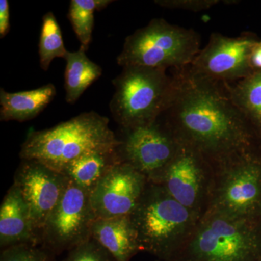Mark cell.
I'll use <instances>...</instances> for the list:
<instances>
[{
    "label": "cell",
    "mask_w": 261,
    "mask_h": 261,
    "mask_svg": "<svg viewBox=\"0 0 261 261\" xmlns=\"http://www.w3.org/2000/svg\"><path fill=\"white\" fill-rule=\"evenodd\" d=\"M174 92L160 119L182 143L212 163L255 148L256 132L233 102L228 83L173 69Z\"/></svg>",
    "instance_id": "cell-1"
},
{
    "label": "cell",
    "mask_w": 261,
    "mask_h": 261,
    "mask_svg": "<svg viewBox=\"0 0 261 261\" xmlns=\"http://www.w3.org/2000/svg\"><path fill=\"white\" fill-rule=\"evenodd\" d=\"M201 217L175 200L161 185L150 182L130 216L141 251L161 261L183 255Z\"/></svg>",
    "instance_id": "cell-2"
},
{
    "label": "cell",
    "mask_w": 261,
    "mask_h": 261,
    "mask_svg": "<svg viewBox=\"0 0 261 261\" xmlns=\"http://www.w3.org/2000/svg\"><path fill=\"white\" fill-rule=\"evenodd\" d=\"M109 125L107 117L90 111L51 128L31 130L22 144L20 158L39 161L62 173L84 154L119 146V139Z\"/></svg>",
    "instance_id": "cell-3"
},
{
    "label": "cell",
    "mask_w": 261,
    "mask_h": 261,
    "mask_svg": "<svg viewBox=\"0 0 261 261\" xmlns=\"http://www.w3.org/2000/svg\"><path fill=\"white\" fill-rule=\"evenodd\" d=\"M182 256L200 261H261V218L208 209Z\"/></svg>",
    "instance_id": "cell-4"
},
{
    "label": "cell",
    "mask_w": 261,
    "mask_h": 261,
    "mask_svg": "<svg viewBox=\"0 0 261 261\" xmlns=\"http://www.w3.org/2000/svg\"><path fill=\"white\" fill-rule=\"evenodd\" d=\"M112 83L115 92L110 111L122 128L157 121L168 109L174 92L173 75L159 68L123 67Z\"/></svg>",
    "instance_id": "cell-5"
},
{
    "label": "cell",
    "mask_w": 261,
    "mask_h": 261,
    "mask_svg": "<svg viewBox=\"0 0 261 261\" xmlns=\"http://www.w3.org/2000/svg\"><path fill=\"white\" fill-rule=\"evenodd\" d=\"M200 50V38L195 31L154 18L125 39L117 63L122 68L178 69L191 65Z\"/></svg>",
    "instance_id": "cell-6"
},
{
    "label": "cell",
    "mask_w": 261,
    "mask_h": 261,
    "mask_svg": "<svg viewBox=\"0 0 261 261\" xmlns=\"http://www.w3.org/2000/svg\"><path fill=\"white\" fill-rule=\"evenodd\" d=\"M208 209L261 218V155L247 149L216 163Z\"/></svg>",
    "instance_id": "cell-7"
},
{
    "label": "cell",
    "mask_w": 261,
    "mask_h": 261,
    "mask_svg": "<svg viewBox=\"0 0 261 261\" xmlns=\"http://www.w3.org/2000/svg\"><path fill=\"white\" fill-rule=\"evenodd\" d=\"M122 129L123 137L117 148L122 161L144 175L150 183L159 184L177 152L179 141L160 118Z\"/></svg>",
    "instance_id": "cell-8"
},
{
    "label": "cell",
    "mask_w": 261,
    "mask_h": 261,
    "mask_svg": "<svg viewBox=\"0 0 261 261\" xmlns=\"http://www.w3.org/2000/svg\"><path fill=\"white\" fill-rule=\"evenodd\" d=\"M95 219L89 192L68 178L59 203L44 224L40 244L55 255L69 252L92 238L91 228Z\"/></svg>",
    "instance_id": "cell-9"
},
{
    "label": "cell",
    "mask_w": 261,
    "mask_h": 261,
    "mask_svg": "<svg viewBox=\"0 0 261 261\" xmlns=\"http://www.w3.org/2000/svg\"><path fill=\"white\" fill-rule=\"evenodd\" d=\"M179 142L174 159L158 185L182 205L202 216L210 203L214 165L198 151Z\"/></svg>",
    "instance_id": "cell-10"
},
{
    "label": "cell",
    "mask_w": 261,
    "mask_h": 261,
    "mask_svg": "<svg viewBox=\"0 0 261 261\" xmlns=\"http://www.w3.org/2000/svg\"><path fill=\"white\" fill-rule=\"evenodd\" d=\"M256 41L249 36L230 37L213 33L189 68L201 76L233 84L253 73L250 56Z\"/></svg>",
    "instance_id": "cell-11"
},
{
    "label": "cell",
    "mask_w": 261,
    "mask_h": 261,
    "mask_svg": "<svg viewBox=\"0 0 261 261\" xmlns=\"http://www.w3.org/2000/svg\"><path fill=\"white\" fill-rule=\"evenodd\" d=\"M68 178L34 160H22L14 176L18 188L28 206L34 228L40 239L46 221L59 203Z\"/></svg>",
    "instance_id": "cell-12"
},
{
    "label": "cell",
    "mask_w": 261,
    "mask_h": 261,
    "mask_svg": "<svg viewBox=\"0 0 261 261\" xmlns=\"http://www.w3.org/2000/svg\"><path fill=\"white\" fill-rule=\"evenodd\" d=\"M148 180L130 165H116L89 194L96 219L128 216L143 195Z\"/></svg>",
    "instance_id": "cell-13"
},
{
    "label": "cell",
    "mask_w": 261,
    "mask_h": 261,
    "mask_svg": "<svg viewBox=\"0 0 261 261\" xmlns=\"http://www.w3.org/2000/svg\"><path fill=\"white\" fill-rule=\"evenodd\" d=\"M20 244H40L28 206L20 192L12 185L0 206V247Z\"/></svg>",
    "instance_id": "cell-14"
},
{
    "label": "cell",
    "mask_w": 261,
    "mask_h": 261,
    "mask_svg": "<svg viewBox=\"0 0 261 261\" xmlns=\"http://www.w3.org/2000/svg\"><path fill=\"white\" fill-rule=\"evenodd\" d=\"M91 238L104 247L115 261H130L141 251L130 216L96 219Z\"/></svg>",
    "instance_id": "cell-15"
},
{
    "label": "cell",
    "mask_w": 261,
    "mask_h": 261,
    "mask_svg": "<svg viewBox=\"0 0 261 261\" xmlns=\"http://www.w3.org/2000/svg\"><path fill=\"white\" fill-rule=\"evenodd\" d=\"M56 87L47 84L39 88L18 92L0 89V121L25 122L34 119L56 97Z\"/></svg>",
    "instance_id": "cell-16"
},
{
    "label": "cell",
    "mask_w": 261,
    "mask_h": 261,
    "mask_svg": "<svg viewBox=\"0 0 261 261\" xmlns=\"http://www.w3.org/2000/svg\"><path fill=\"white\" fill-rule=\"evenodd\" d=\"M117 148L84 154L69 163L62 173L90 194L113 168L123 162Z\"/></svg>",
    "instance_id": "cell-17"
},
{
    "label": "cell",
    "mask_w": 261,
    "mask_h": 261,
    "mask_svg": "<svg viewBox=\"0 0 261 261\" xmlns=\"http://www.w3.org/2000/svg\"><path fill=\"white\" fill-rule=\"evenodd\" d=\"M65 70V100L74 104L84 92L102 75V68L91 61L86 51L67 53Z\"/></svg>",
    "instance_id": "cell-18"
},
{
    "label": "cell",
    "mask_w": 261,
    "mask_h": 261,
    "mask_svg": "<svg viewBox=\"0 0 261 261\" xmlns=\"http://www.w3.org/2000/svg\"><path fill=\"white\" fill-rule=\"evenodd\" d=\"M233 102L255 132L261 134V71L228 84Z\"/></svg>",
    "instance_id": "cell-19"
},
{
    "label": "cell",
    "mask_w": 261,
    "mask_h": 261,
    "mask_svg": "<svg viewBox=\"0 0 261 261\" xmlns=\"http://www.w3.org/2000/svg\"><path fill=\"white\" fill-rule=\"evenodd\" d=\"M112 3L110 0H71L70 2L68 18L80 42V49L82 50L87 51L92 42L94 12L105 9Z\"/></svg>",
    "instance_id": "cell-20"
},
{
    "label": "cell",
    "mask_w": 261,
    "mask_h": 261,
    "mask_svg": "<svg viewBox=\"0 0 261 261\" xmlns=\"http://www.w3.org/2000/svg\"><path fill=\"white\" fill-rule=\"evenodd\" d=\"M63 42L61 27L53 12H48L42 18L39 42L41 68L47 71L51 61L58 58H65L68 53Z\"/></svg>",
    "instance_id": "cell-21"
},
{
    "label": "cell",
    "mask_w": 261,
    "mask_h": 261,
    "mask_svg": "<svg viewBox=\"0 0 261 261\" xmlns=\"http://www.w3.org/2000/svg\"><path fill=\"white\" fill-rule=\"evenodd\" d=\"M0 261H56L55 255L34 244H20L3 249Z\"/></svg>",
    "instance_id": "cell-22"
},
{
    "label": "cell",
    "mask_w": 261,
    "mask_h": 261,
    "mask_svg": "<svg viewBox=\"0 0 261 261\" xmlns=\"http://www.w3.org/2000/svg\"><path fill=\"white\" fill-rule=\"evenodd\" d=\"M63 261H115L113 257L93 239L81 244L68 252Z\"/></svg>",
    "instance_id": "cell-23"
},
{
    "label": "cell",
    "mask_w": 261,
    "mask_h": 261,
    "mask_svg": "<svg viewBox=\"0 0 261 261\" xmlns=\"http://www.w3.org/2000/svg\"><path fill=\"white\" fill-rule=\"evenodd\" d=\"M219 0H156L154 3L162 8L173 10L200 12L219 5Z\"/></svg>",
    "instance_id": "cell-24"
},
{
    "label": "cell",
    "mask_w": 261,
    "mask_h": 261,
    "mask_svg": "<svg viewBox=\"0 0 261 261\" xmlns=\"http://www.w3.org/2000/svg\"><path fill=\"white\" fill-rule=\"evenodd\" d=\"M10 5L8 0L0 1V38L3 39L10 32Z\"/></svg>",
    "instance_id": "cell-25"
},
{
    "label": "cell",
    "mask_w": 261,
    "mask_h": 261,
    "mask_svg": "<svg viewBox=\"0 0 261 261\" xmlns=\"http://www.w3.org/2000/svg\"><path fill=\"white\" fill-rule=\"evenodd\" d=\"M250 62L254 71H261V42H257L252 49Z\"/></svg>",
    "instance_id": "cell-26"
},
{
    "label": "cell",
    "mask_w": 261,
    "mask_h": 261,
    "mask_svg": "<svg viewBox=\"0 0 261 261\" xmlns=\"http://www.w3.org/2000/svg\"><path fill=\"white\" fill-rule=\"evenodd\" d=\"M157 261H161V260H158ZM168 261H200V260H197V259L192 258V257L182 256V257H177V258H176V259H173V260H168Z\"/></svg>",
    "instance_id": "cell-27"
}]
</instances>
